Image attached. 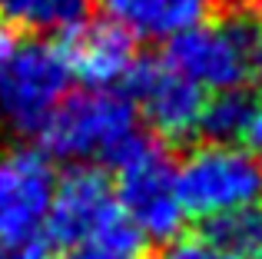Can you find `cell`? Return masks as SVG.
<instances>
[{"label":"cell","instance_id":"cell-1","mask_svg":"<svg viewBox=\"0 0 262 259\" xmlns=\"http://www.w3.org/2000/svg\"><path fill=\"white\" fill-rule=\"evenodd\" d=\"M47 249L106 246L120 253H143V236L123 216L113 180L100 166H73L53 186V203L43 226Z\"/></svg>","mask_w":262,"mask_h":259},{"label":"cell","instance_id":"cell-2","mask_svg":"<svg viewBox=\"0 0 262 259\" xmlns=\"http://www.w3.org/2000/svg\"><path fill=\"white\" fill-rule=\"evenodd\" d=\"M259 24L262 17L256 13L223 7L216 20L176 33L166 47V60L199 90H243L256 63V47L262 37Z\"/></svg>","mask_w":262,"mask_h":259},{"label":"cell","instance_id":"cell-3","mask_svg":"<svg viewBox=\"0 0 262 259\" xmlns=\"http://www.w3.org/2000/svg\"><path fill=\"white\" fill-rule=\"evenodd\" d=\"M116 166V203L123 216L133 223V229L149 240H173L183 226L186 213L179 203L176 186V163L169 156L166 143L156 136L136 133L120 156Z\"/></svg>","mask_w":262,"mask_h":259},{"label":"cell","instance_id":"cell-4","mask_svg":"<svg viewBox=\"0 0 262 259\" xmlns=\"http://www.w3.org/2000/svg\"><path fill=\"white\" fill-rule=\"evenodd\" d=\"M40 143L50 156L70 163L110 160L136 136V110L123 93L83 90L67 93L40 126Z\"/></svg>","mask_w":262,"mask_h":259},{"label":"cell","instance_id":"cell-5","mask_svg":"<svg viewBox=\"0 0 262 259\" xmlns=\"http://www.w3.org/2000/svg\"><path fill=\"white\" fill-rule=\"evenodd\" d=\"M176 186L186 216L212 220L262 203V169L259 160L239 146L203 143L186 153L183 166H176Z\"/></svg>","mask_w":262,"mask_h":259},{"label":"cell","instance_id":"cell-6","mask_svg":"<svg viewBox=\"0 0 262 259\" xmlns=\"http://www.w3.org/2000/svg\"><path fill=\"white\" fill-rule=\"evenodd\" d=\"M70 73L57 47L17 44L0 53V123L13 133H40L57 103L67 97Z\"/></svg>","mask_w":262,"mask_h":259},{"label":"cell","instance_id":"cell-7","mask_svg":"<svg viewBox=\"0 0 262 259\" xmlns=\"http://www.w3.org/2000/svg\"><path fill=\"white\" fill-rule=\"evenodd\" d=\"M53 186L57 176L47 153L40 149L0 153V243L4 246L43 243Z\"/></svg>","mask_w":262,"mask_h":259},{"label":"cell","instance_id":"cell-8","mask_svg":"<svg viewBox=\"0 0 262 259\" xmlns=\"http://www.w3.org/2000/svg\"><path fill=\"white\" fill-rule=\"evenodd\" d=\"M126 100L149 123L156 140H186L199 130L203 90L176 70L166 57H143L126 73Z\"/></svg>","mask_w":262,"mask_h":259},{"label":"cell","instance_id":"cell-9","mask_svg":"<svg viewBox=\"0 0 262 259\" xmlns=\"http://www.w3.org/2000/svg\"><path fill=\"white\" fill-rule=\"evenodd\" d=\"M60 57L70 77L83 80L90 90H103L129 73L136 63V47L133 37L113 20H83L67 30Z\"/></svg>","mask_w":262,"mask_h":259},{"label":"cell","instance_id":"cell-10","mask_svg":"<svg viewBox=\"0 0 262 259\" xmlns=\"http://www.w3.org/2000/svg\"><path fill=\"white\" fill-rule=\"evenodd\" d=\"M106 20L120 24L129 37H176L206 24L223 10V0H100Z\"/></svg>","mask_w":262,"mask_h":259},{"label":"cell","instance_id":"cell-11","mask_svg":"<svg viewBox=\"0 0 262 259\" xmlns=\"http://www.w3.org/2000/svg\"><path fill=\"white\" fill-rule=\"evenodd\" d=\"M93 0H0V24L7 30L57 33L83 24Z\"/></svg>","mask_w":262,"mask_h":259},{"label":"cell","instance_id":"cell-12","mask_svg":"<svg viewBox=\"0 0 262 259\" xmlns=\"http://www.w3.org/2000/svg\"><path fill=\"white\" fill-rule=\"evenodd\" d=\"M256 100L246 90H223L212 100L203 103V117H199V130L196 133L206 136V143H223L232 146L236 140H246L256 117Z\"/></svg>","mask_w":262,"mask_h":259},{"label":"cell","instance_id":"cell-13","mask_svg":"<svg viewBox=\"0 0 262 259\" xmlns=\"http://www.w3.org/2000/svg\"><path fill=\"white\" fill-rule=\"evenodd\" d=\"M203 240H209L216 249L239 259L262 256V203L243 209H229L223 216H212L203 226Z\"/></svg>","mask_w":262,"mask_h":259},{"label":"cell","instance_id":"cell-14","mask_svg":"<svg viewBox=\"0 0 262 259\" xmlns=\"http://www.w3.org/2000/svg\"><path fill=\"white\" fill-rule=\"evenodd\" d=\"M156 259H239V256H229L223 249H216L203 236H179V240H169Z\"/></svg>","mask_w":262,"mask_h":259},{"label":"cell","instance_id":"cell-15","mask_svg":"<svg viewBox=\"0 0 262 259\" xmlns=\"http://www.w3.org/2000/svg\"><path fill=\"white\" fill-rule=\"evenodd\" d=\"M60 259H143V253H120V249H106V246H77L67 249Z\"/></svg>","mask_w":262,"mask_h":259},{"label":"cell","instance_id":"cell-16","mask_svg":"<svg viewBox=\"0 0 262 259\" xmlns=\"http://www.w3.org/2000/svg\"><path fill=\"white\" fill-rule=\"evenodd\" d=\"M246 140H249L252 146L262 153V110H256V117H252V126H249V133H246Z\"/></svg>","mask_w":262,"mask_h":259},{"label":"cell","instance_id":"cell-17","mask_svg":"<svg viewBox=\"0 0 262 259\" xmlns=\"http://www.w3.org/2000/svg\"><path fill=\"white\" fill-rule=\"evenodd\" d=\"M223 7H232V10H249L262 17V0H223Z\"/></svg>","mask_w":262,"mask_h":259},{"label":"cell","instance_id":"cell-18","mask_svg":"<svg viewBox=\"0 0 262 259\" xmlns=\"http://www.w3.org/2000/svg\"><path fill=\"white\" fill-rule=\"evenodd\" d=\"M252 77H256L259 93H262V37H259V47H256V63H252Z\"/></svg>","mask_w":262,"mask_h":259},{"label":"cell","instance_id":"cell-19","mask_svg":"<svg viewBox=\"0 0 262 259\" xmlns=\"http://www.w3.org/2000/svg\"><path fill=\"white\" fill-rule=\"evenodd\" d=\"M10 47H13V33L7 30L4 24H0V53H7V50H10Z\"/></svg>","mask_w":262,"mask_h":259},{"label":"cell","instance_id":"cell-20","mask_svg":"<svg viewBox=\"0 0 262 259\" xmlns=\"http://www.w3.org/2000/svg\"><path fill=\"white\" fill-rule=\"evenodd\" d=\"M259 169H262V163H259Z\"/></svg>","mask_w":262,"mask_h":259}]
</instances>
